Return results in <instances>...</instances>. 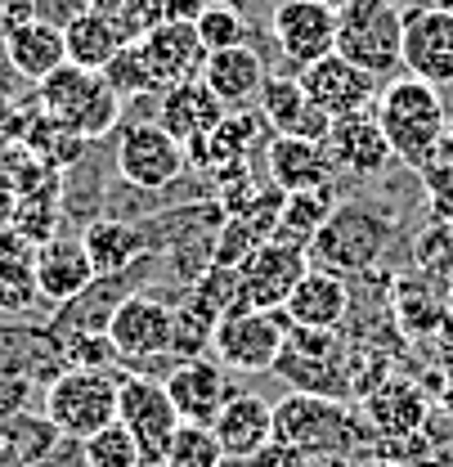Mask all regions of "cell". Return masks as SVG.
I'll use <instances>...</instances> for the list:
<instances>
[{"mask_svg":"<svg viewBox=\"0 0 453 467\" xmlns=\"http://www.w3.org/2000/svg\"><path fill=\"white\" fill-rule=\"evenodd\" d=\"M373 117L382 121L396 158H404L408 167H427L431 153L440 149V140L449 135V113L436 86L417 81V77H396L377 90Z\"/></svg>","mask_w":453,"mask_h":467,"instance_id":"obj_1","label":"cell"},{"mask_svg":"<svg viewBox=\"0 0 453 467\" xmlns=\"http://www.w3.org/2000/svg\"><path fill=\"white\" fill-rule=\"evenodd\" d=\"M274 441L296 450L301 459H328V454L350 459L368 441V431H359V418L345 400L292 391L274 405Z\"/></svg>","mask_w":453,"mask_h":467,"instance_id":"obj_2","label":"cell"},{"mask_svg":"<svg viewBox=\"0 0 453 467\" xmlns=\"http://www.w3.org/2000/svg\"><path fill=\"white\" fill-rule=\"evenodd\" d=\"M391 234H396V221L386 212H377L368 202H341L310 243V265L324 275H337V279L368 275L382 261Z\"/></svg>","mask_w":453,"mask_h":467,"instance_id":"obj_3","label":"cell"},{"mask_svg":"<svg viewBox=\"0 0 453 467\" xmlns=\"http://www.w3.org/2000/svg\"><path fill=\"white\" fill-rule=\"evenodd\" d=\"M36 104L90 144L117 130V121H121V99L108 90V81L99 72H86L72 63H63L36 86Z\"/></svg>","mask_w":453,"mask_h":467,"instance_id":"obj_4","label":"cell"},{"mask_svg":"<svg viewBox=\"0 0 453 467\" xmlns=\"http://www.w3.org/2000/svg\"><path fill=\"white\" fill-rule=\"evenodd\" d=\"M337 55L364 67L368 77H386L404 67V9L396 0H355L337 14Z\"/></svg>","mask_w":453,"mask_h":467,"instance_id":"obj_5","label":"cell"},{"mask_svg":"<svg viewBox=\"0 0 453 467\" xmlns=\"http://www.w3.org/2000/svg\"><path fill=\"white\" fill-rule=\"evenodd\" d=\"M46 418L58 427L63 441H90L95 431L117 422V378L90 368H63L46 387Z\"/></svg>","mask_w":453,"mask_h":467,"instance_id":"obj_6","label":"cell"},{"mask_svg":"<svg viewBox=\"0 0 453 467\" xmlns=\"http://www.w3.org/2000/svg\"><path fill=\"white\" fill-rule=\"evenodd\" d=\"M287 342V319L279 310H229L216 324L211 350L229 373H274Z\"/></svg>","mask_w":453,"mask_h":467,"instance_id":"obj_7","label":"cell"},{"mask_svg":"<svg viewBox=\"0 0 453 467\" xmlns=\"http://www.w3.org/2000/svg\"><path fill=\"white\" fill-rule=\"evenodd\" d=\"M117 422L130 431L144 463H162L175 431H180V413L170 405L167 387L158 378H144V373L117 378Z\"/></svg>","mask_w":453,"mask_h":467,"instance_id":"obj_8","label":"cell"},{"mask_svg":"<svg viewBox=\"0 0 453 467\" xmlns=\"http://www.w3.org/2000/svg\"><path fill=\"white\" fill-rule=\"evenodd\" d=\"M170 328H175V315L162 296L153 292H130L108 319V337H113L117 355H121V368H149V364H162L170 359ZM175 364V359H170Z\"/></svg>","mask_w":453,"mask_h":467,"instance_id":"obj_9","label":"cell"},{"mask_svg":"<svg viewBox=\"0 0 453 467\" xmlns=\"http://www.w3.org/2000/svg\"><path fill=\"white\" fill-rule=\"evenodd\" d=\"M189 167V149L175 144L167 130L149 121H130L117 130V175L130 189H170Z\"/></svg>","mask_w":453,"mask_h":467,"instance_id":"obj_10","label":"cell"},{"mask_svg":"<svg viewBox=\"0 0 453 467\" xmlns=\"http://www.w3.org/2000/svg\"><path fill=\"white\" fill-rule=\"evenodd\" d=\"M270 32L279 55L296 72L337 55V9H328L324 0H279L270 14Z\"/></svg>","mask_w":453,"mask_h":467,"instance_id":"obj_11","label":"cell"},{"mask_svg":"<svg viewBox=\"0 0 453 467\" xmlns=\"http://www.w3.org/2000/svg\"><path fill=\"white\" fill-rule=\"evenodd\" d=\"M296 77H301L310 104L324 109L333 121H337V117H350V113H368V109L377 104V90H382L377 77H368L364 67H355L350 58H341V55L319 58V63L301 67Z\"/></svg>","mask_w":453,"mask_h":467,"instance_id":"obj_12","label":"cell"},{"mask_svg":"<svg viewBox=\"0 0 453 467\" xmlns=\"http://www.w3.org/2000/svg\"><path fill=\"white\" fill-rule=\"evenodd\" d=\"M310 275V252L270 238L252 261L242 265V306L252 310H283L292 288Z\"/></svg>","mask_w":453,"mask_h":467,"instance_id":"obj_13","label":"cell"},{"mask_svg":"<svg viewBox=\"0 0 453 467\" xmlns=\"http://www.w3.org/2000/svg\"><path fill=\"white\" fill-rule=\"evenodd\" d=\"M162 387H167L180 422H189V427H211V422L221 418V409L229 405V396H233L229 368L221 359H184V364H170Z\"/></svg>","mask_w":453,"mask_h":467,"instance_id":"obj_14","label":"cell"},{"mask_svg":"<svg viewBox=\"0 0 453 467\" xmlns=\"http://www.w3.org/2000/svg\"><path fill=\"white\" fill-rule=\"evenodd\" d=\"M404 72L427 86H453V14L408 9L404 14Z\"/></svg>","mask_w":453,"mask_h":467,"instance_id":"obj_15","label":"cell"},{"mask_svg":"<svg viewBox=\"0 0 453 467\" xmlns=\"http://www.w3.org/2000/svg\"><path fill=\"white\" fill-rule=\"evenodd\" d=\"M149 261V256H144ZM144 261L135 265V270H126V275H113V279H95L90 288L81 292V296H72L67 306H55V315H50V333H55V342L63 337H77V333H108V319H113V310L130 296V292H139V275H144Z\"/></svg>","mask_w":453,"mask_h":467,"instance_id":"obj_16","label":"cell"},{"mask_svg":"<svg viewBox=\"0 0 453 467\" xmlns=\"http://www.w3.org/2000/svg\"><path fill=\"white\" fill-rule=\"evenodd\" d=\"M139 50L149 58V72L158 81V95L170 90V86L198 81L202 77V63H207V50H202L193 23H153L139 36Z\"/></svg>","mask_w":453,"mask_h":467,"instance_id":"obj_17","label":"cell"},{"mask_svg":"<svg viewBox=\"0 0 453 467\" xmlns=\"http://www.w3.org/2000/svg\"><path fill=\"white\" fill-rule=\"evenodd\" d=\"M256 113L265 117L270 135H283V140H328L333 130V117L310 104L301 77H265Z\"/></svg>","mask_w":453,"mask_h":467,"instance_id":"obj_18","label":"cell"},{"mask_svg":"<svg viewBox=\"0 0 453 467\" xmlns=\"http://www.w3.org/2000/svg\"><path fill=\"white\" fill-rule=\"evenodd\" d=\"M364 418H368V431L377 441H404V436L427 431L431 405H427V391L413 378H382L364 396Z\"/></svg>","mask_w":453,"mask_h":467,"instance_id":"obj_19","label":"cell"},{"mask_svg":"<svg viewBox=\"0 0 453 467\" xmlns=\"http://www.w3.org/2000/svg\"><path fill=\"white\" fill-rule=\"evenodd\" d=\"M229 109L207 90V81L198 77V81H184V86H170L158 95V126L167 130L175 144H184V149H193V144H202L216 126H221V117Z\"/></svg>","mask_w":453,"mask_h":467,"instance_id":"obj_20","label":"cell"},{"mask_svg":"<svg viewBox=\"0 0 453 467\" xmlns=\"http://www.w3.org/2000/svg\"><path fill=\"white\" fill-rule=\"evenodd\" d=\"M211 431L229 463H247L274 441V405L256 391H233L221 418L211 422Z\"/></svg>","mask_w":453,"mask_h":467,"instance_id":"obj_21","label":"cell"},{"mask_svg":"<svg viewBox=\"0 0 453 467\" xmlns=\"http://www.w3.org/2000/svg\"><path fill=\"white\" fill-rule=\"evenodd\" d=\"M324 144H328L337 171H345V175H377V171H386L391 158H396V149H391L382 121L373 117V109L368 113L337 117Z\"/></svg>","mask_w":453,"mask_h":467,"instance_id":"obj_22","label":"cell"},{"mask_svg":"<svg viewBox=\"0 0 453 467\" xmlns=\"http://www.w3.org/2000/svg\"><path fill=\"white\" fill-rule=\"evenodd\" d=\"M63 368V350L46 324H0V373L50 387Z\"/></svg>","mask_w":453,"mask_h":467,"instance_id":"obj_23","label":"cell"},{"mask_svg":"<svg viewBox=\"0 0 453 467\" xmlns=\"http://www.w3.org/2000/svg\"><path fill=\"white\" fill-rule=\"evenodd\" d=\"M265 171H270V184H279L283 193H301V189L333 184L337 162H333L324 140H283V135H274L265 144Z\"/></svg>","mask_w":453,"mask_h":467,"instance_id":"obj_24","label":"cell"},{"mask_svg":"<svg viewBox=\"0 0 453 467\" xmlns=\"http://www.w3.org/2000/svg\"><path fill=\"white\" fill-rule=\"evenodd\" d=\"M81 247L95 265V279H113V275H126L135 270L149 252V238H144V225L126 221V216H95L86 221L81 230Z\"/></svg>","mask_w":453,"mask_h":467,"instance_id":"obj_25","label":"cell"},{"mask_svg":"<svg viewBox=\"0 0 453 467\" xmlns=\"http://www.w3.org/2000/svg\"><path fill=\"white\" fill-rule=\"evenodd\" d=\"M270 140H274V135H270L265 117L256 113V109H229V113L221 117V126H216L202 144L189 149V162L216 175V171H225V167L247 162V153H252L256 144H270Z\"/></svg>","mask_w":453,"mask_h":467,"instance_id":"obj_26","label":"cell"},{"mask_svg":"<svg viewBox=\"0 0 453 467\" xmlns=\"http://www.w3.org/2000/svg\"><path fill=\"white\" fill-rule=\"evenodd\" d=\"M90 284H95V265H90V256L81 247V234L77 238L58 234L46 247H36V288H41V301L67 306L72 296H81Z\"/></svg>","mask_w":453,"mask_h":467,"instance_id":"obj_27","label":"cell"},{"mask_svg":"<svg viewBox=\"0 0 453 467\" xmlns=\"http://www.w3.org/2000/svg\"><path fill=\"white\" fill-rule=\"evenodd\" d=\"M287 319V328H324V333H337L341 319L350 315V288L337 275H324L310 265V275L292 288L287 306L279 310Z\"/></svg>","mask_w":453,"mask_h":467,"instance_id":"obj_28","label":"cell"},{"mask_svg":"<svg viewBox=\"0 0 453 467\" xmlns=\"http://www.w3.org/2000/svg\"><path fill=\"white\" fill-rule=\"evenodd\" d=\"M0 55H5V63H9V72H14V77H23V81L41 86L50 72H58V67L67 63V50H63V27L32 18V23H23V27H14V32H5V36H0Z\"/></svg>","mask_w":453,"mask_h":467,"instance_id":"obj_29","label":"cell"},{"mask_svg":"<svg viewBox=\"0 0 453 467\" xmlns=\"http://www.w3.org/2000/svg\"><path fill=\"white\" fill-rule=\"evenodd\" d=\"M265 77H270L265 72V58L256 55L252 46L207 55V63H202V81H207V90L225 109H256V99L265 90Z\"/></svg>","mask_w":453,"mask_h":467,"instance_id":"obj_30","label":"cell"},{"mask_svg":"<svg viewBox=\"0 0 453 467\" xmlns=\"http://www.w3.org/2000/svg\"><path fill=\"white\" fill-rule=\"evenodd\" d=\"M121 46H126V32L117 27L108 14H99V9H86V14H77V18L63 27L67 63H72V67H86V72H104Z\"/></svg>","mask_w":453,"mask_h":467,"instance_id":"obj_31","label":"cell"},{"mask_svg":"<svg viewBox=\"0 0 453 467\" xmlns=\"http://www.w3.org/2000/svg\"><path fill=\"white\" fill-rule=\"evenodd\" d=\"M391 310H396L399 328L404 333H417V337H436L440 324L449 319V296L445 284L417 275V279H399L391 292Z\"/></svg>","mask_w":453,"mask_h":467,"instance_id":"obj_32","label":"cell"},{"mask_svg":"<svg viewBox=\"0 0 453 467\" xmlns=\"http://www.w3.org/2000/svg\"><path fill=\"white\" fill-rule=\"evenodd\" d=\"M274 373L283 378L292 391H301V396H328V400L355 396L350 391V378H345V364H341L337 355H301V350L283 347Z\"/></svg>","mask_w":453,"mask_h":467,"instance_id":"obj_33","label":"cell"},{"mask_svg":"<svg viewBox=\"0 0 453 467\" xmlns=\"http://www.w3.org/2000/svg\"><path fill=\"white\" fill-rule=\"evenodd\" d=\"M341 207L337 184H319V189H301V193H287L283 212H279V230L274 238L279 243H292V247H305L314 243V234L328 225V216Z\"/></svg>","mask_w":453,"mask_h":467,"instance_id":"obj_34","label":"cell"},{"mask_svg":"<svg viewBox=\"0 0 453 467\" xmlns=\"http://www.w3.org/2000/svg\"><path fill=\"white\" fill-rule=\"evenodd\" d=\"M23 144L50 167V171L67 175L77 171L81 162H86V153H90V140H81L77 130H67L63 121H55V117L46 113L41 104H36V113H32V121H27V135H23Z\"/></svg>","mask_w":453,"mask_h":467,"instance_id":"obj_35","label":"cell"},{"mask_svg":"<svg viewBox=\"0 0 453 467\" xmlns=\"http://www.w3.org/2000/svg\"><path fill=\"white\" fill-rule=\"evenodd\" d=\"M0 445L14 454L18 467H41L63 445V436H58V427L46 413H27L23 409V413H14V418L0 422Z\"/></svg>","mask_w":453,"mask_h":467,"instance_id":"obj_36","label":"cell"},{"mask_svg":"<svg viewBox=\"0 0 453 467\" xmlns=\"http://www.w3.org/2000/svg\"><path fill=\"white\" fill-rule=\"evenodd\" d=\"M41 306V288H36V247L0 256V315L5 319H23Z\"/></svg>","mask_w":453,"mask_h":467,"instance_id":"obj_37","label":"cell"},{"mask_svg":"<svg viewBox=\"0 0 453 467\" xmlns=\"http://www.w3.org/2000/svg\"><path fill=\"white\" fill-rule=\"evenodd\" d=\"M9 225L23 234L32 247H46L50 238H58V225H63V184H50V189H41V193L18 198Z\"/></svg>","mask_w":453,"mask_h":467,"instance_id":"obj_38","label":"cell"},{"mask_svg":"<svg viewBox=\"0 0 453 467\" xmlns=\"http://www.w3.org/2000/svg\"><path fill=\"white\" fill-rule=\"evenodd\" d=\"M175 315V328H170V359L184 364V359H202V350H211V337H216V315H207L193 296L175 301L170 306Z\"/></svg>","mask_w":453,"mask_h":467,"instance_id":"obj_39","label":"cell"},{"mask_svg":"<svg viewBox=\"0 0 453 467\" xmlns=\"http://www.w3.org/2000/svg\"><path fill=\"white\" fill-rule=\"evenodd\" d=\"M0 184L14 198H27V193H41L50 184H63V175L50 171L27 144H9V149H0Z\"/></svg>","mask_w":453,"mask_h":467,"instance_id":"obj_40","label":"cell"},{"mask_svg":"<svg viewBox=\"0 0 453 467\" xmlns=\"http://www.w3.org/2000/svg\"><path fill=\"white\" fill-rule=\"evenodd\" d=\"M99 77L108 81V90H113L121 104H126V99H139V95H158V81H153V72H149V58L139 50V41H126Z\"/></svg>","mask_w":453,"mask_h":467,"instance_id":"obj_41","label":"cell"},{"mask_svg":"<svg viewBox=\"0 0 453 467\" xmlns=\"http://www.w3.org/2000/svg\"><path fill=\"white\" fill-rule=\"evenodd\" d=\"M77 467H144V454L130 441V431L121 422H113V427H104V431H95L90 441L77 445Z\"/></svg>","mask_w":453,"mask_h":467,"instance_id":"obj_42","label":"cell"},{"mask_svg":"<svg viewBox=\"0 0 453 467\" xmlns=\"http://www.w3.org/2000/svg\"><path fill=\"white\" fill-rule=\"evenodd\" d=\"M189 296L207 310V315H216V319H225L229 310H242V270H229V265H207L193 284H189Z\"/></svg>","mask_w":453,"mask_h":467,"instance_id":"obj_43","label":"cell"},{"mask_svg":"<svg viewBox=\"0 0 453 467\" xmlns=\"http://www.w3.org/2000/svg\"><path fill=\"white\" fill-rule=\"evenodd\" d=\"M198 41H202V50L207 55H221V50H238V46H247V18L225 5V0H211L202 14H198Z\"/></svg>","mask_w":453,"mask_h":467,"instance_id":"obj_44","label":"cell"},{"mask_svg":"<svg viewBox=\"0 0 453 467\" xmlns=\"http://www.w3.org/2000/svg\"><path fill=\"white\" fill-rule=\"evenodd\" d=\"M162 463L167 467H225V450H221V441H216L211 427L180 422V431H175V441H170Z\"/></svg>","mask_w":453,"mask_h":467,"instance_id":"obj_45","label":"cell"},{"mask_svg":"<svg viewBox=\"0 0 453 467\" xmlns=\"http://www.w3.org/2000/svg\"><path fill=\"white\" fill-rule=\"evenodd\" d=\"M58 350H63V364H67V368H90V373H117V368H121V355H117L108 333H77V337H63Z\"/></svg>","mask_w":453,"mask_h":467,"instance_id":"obj_46","label":"cell"},{"mask_svg":"<svg viewBox=\"0 0 453 467\" xmlns=\"http://www.w3.org/2000/svg\"><path fill=\"white\" fill-rule=\"evenodd\" d=\"M417 265H422V275L427 279H436V284H445L453 275V225H431V230L417 238Z\"/></svg>","mask_w":453,"mask_h":467,"instance_id":"obj_47","label":"cell"},{"mask_svg":"<svg viewBox=\"0 0 453 467\" xmlns=\"http://www.w3.org/2000/svg\"><path fill=\"white\" fill-rule=\"evenodd\" d=\"M422 189H427V207L440 225H453V158H436L422 167Z\"/></svg>","mask_w":453,"mask_h":467,"instance_id":"obj_48","label":"cell"},{"mask_svg":"<svg viewBox=\"0 0 453 467\" xmlns=\"http://www.w3.org/2000/svg\"><path fill=\"white\" fill-rule=\"evenodd\" d=\"M32 113H36V99H32V104H23V99H14V95H5V90H0V149L23 144Z\"/></svg>","mask_w":453,"mask_h":467,"instance_id":"obj_49","label":"cell"},{"mask_svg":"<svg viewBox=\"0 0 453 467\" xmlns=\"http://www.w3.org/2000/svg\"><path fill=\"white\" fill-rule=\"evenodd\" d=\"M287 350H301V355H337V333H324V328H287Z\"/></svg>","mask_w":453,"mask_h":467,"instance_id":"obj_50","label":"cell"},{"mask_svg":"<svg viewBox=\"0 0 453 467\" xmlns=\"http://www.w3.org/2000/svg\"><path fill=\"white\" fill-rule=\"evenodd\" d=\"M27 396H32V382H27V378L0 373V422L14 418V413H23V409H27Z\"/></svg>","mask_w":453,"mask_h":467,"instance_id":"obj_51","label":"cell"},{"mask_svg":"<svg viewBox=\"0 0 453 467\" xmlns=\"http://www.w3.org/2000/svg\"><path fill=\"white\" fill-rule=\"evenodd\" d=\"M32 9H36V18L41 23H55V27H67L77 14H86L90 5L86 0H32Z\"/></svg>","mask_w":453,"mask_h":467,"instance_id":"obj_52","label":"cell"},{"mask_svg":"<svg viewBox=\"0 0 453 467\" xmlns=\"http://www.w3.org/2000/svg\"><path fill=\"white\" fill-rule=\"evenodd\" d=\"M207 5H211V0H153L158 23H198V14H202Z\"/></svg>","mask_w":453,"mask_h":467,"instance_id":"obj_53","label":"cell"},{"mask_svg":"<svg viewBox=\"0 0 453 467\" xmlns=\"http://www.w3.org/2000/svg\"><path fill=\"white\" fill-rule=\"evenodd\" d=\"M436 347H440V355H445V364L453 368V315L440 324V333H436Z\"/></svg>","mask_w":453,"mask_h":467,"instance_id":"obj_54","label":"cell"},{"mask_svg":"<svg viewBox=\"0 0 453 467\" xmlns=\"http://www.w3.org/2000/svg\"><path fill=\"white\" fill-rule=\"evenodd\" d=\"M14 207H18V198H14V193H9V189L0 184V230H5V225L14 221Z\"/></svg>","mask_w":453,"mask_h":467,"instance_id":"obj_55","label":"cell"},{"mask_svg":"<svg viewBox=\"0 0 453 467\" xmlns=\"http://www.w3.org/2000/svg\"><path fill=\"white\" fill-rule=\"evenodd\" d=\"M301 467H355L350 459H337V454H328V459H305Z\"/></svg>","mask_w":453,"mask_h":467,"instance_id":"obj_56","label":"cell"},{"mask_svg":"<svg viewBox=\"0 0 453 467\" xmlns=\"http://www.w3.org/2000/svg\"><path fill=\"white\" fill-rule=\"evenodd\" d=\"M427 9H440V14H453V0H427Z\"/></svg>","mask_w":453,"mask_h":467,"instance_id":"obj_57","label":"cell"},{"mask_svg":"<svg viewBox=\"0 0 453 467\" xmlns=\"http://www.w3.org/2000/svg\"><path fill=\"white\" fill-rule=\"evenodd\" d=\"M324 5H328V9H337V14H341V9H345V5H355V0H324Z\"/></svg>","mask_w":453,"mask_h":467,"instance_id":"obj_58","label":"cell"},{"mask_svg":"<svg viewBox=\"0 0 453 467\" xmlns=\"http://www.w3.org/2000/svg\"><path fill=\"white\" fill-rule=\"evenodd\" d=\"M445 296H449V315H453V275L445 279Z\"/></svg>","mask_w":453,"mask_h":467,"instance_id":"obj_59","label":"cell"},{"mask_svg":"<svg viewBox=\"0 0 453 467\" xmlns=\"http://www.w3.org/2000/svg\"><path fill=\"white\" fill-rule=\"evenodd\" d=\"M445 409H449V413H453V382H449V387H445Z\"/></svg>","mask_w":453,"mask_h":467,"instance_id":"obj_60","label":"cell"},{"mask_svg":"<svg viewBox=\"0 0 453 467\" xmlns=\"http://www.w3.org/2000/svg\"><path fill=\"white\" fill-rule=\"evenodd\" d=\"M144 467H167V463H144Z\"/></svg>","mask_w":453,"mask_h":467,"instance_id":"obj_61","label":"cell"},{"mask_svg":"<svg viewBox=\"0 0 453 467\" xmlns=\"http://www.w3.org/2000/svg\"><path fill=\"white\" fill-rule=\"evenodd\" d=\"M449 454H453V441H449Z\"/></svg>","mask_w":453,"mask_h":467,"instance_id":"obj_62","label":"cell"},{"mask_svg":"<svg viewBox=\"0 0 453 467\" xmlns=\"http://www.w3.org/2000/svg\"><path fill=\"white\" fill-rule=\"evenodd\" d=\"M0 9H5V0H0Z\"/></svg>","mask_w":453,"mask_h":467,"instance_id":"obj_63","label":"cell"}]
</instances>
